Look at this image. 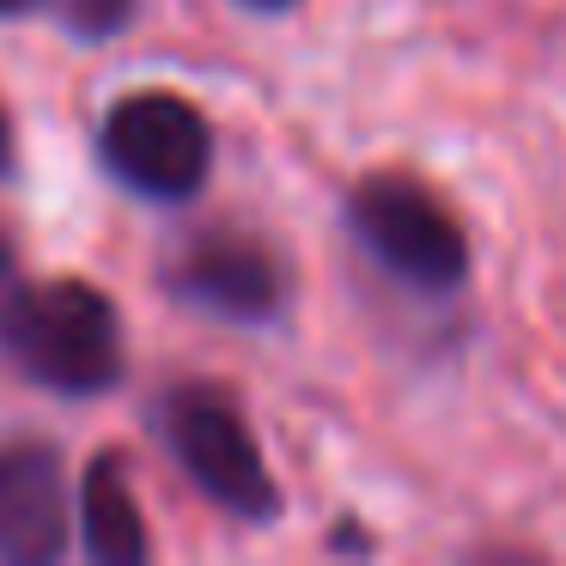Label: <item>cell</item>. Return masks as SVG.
<instances>
[{"label":"cell","mask_w":566,"mask_h":566,"mask_svg":"<svg viewBox=\"0 0 566 566\" xmlns=\"http://www.w3.org/2000/svg\"><path fill=\"white\" fill-rule=\"evenodd\" d=\"M0 347L55 396H98L123 378V317L92 281L13 286L0 298Z\"/></svg>","instance_id":"6da1fadb"},{"label":"cell","mask_w":566,"mask_h":566,"mask_svg":"<svg viewBox=\"0 0 566 566\" xmlns=\"http://www.w3.org/2000/svg\"><path fill=\"white\" fill-rule=\"evenodd\" d=\"M347 232L390 281L451 298L469 281V232L439 189L408 171H371L347 196Z\"/></svg>","instance_id":"7a4b0ae2"},{"label":"cell","mask_w":566,"mask_h":566,"mask_svg":"<svg viewBox=\"0 0 566 566\" xmlns=\"http://www.w3.org/2000/svg\"><path fill=\"white\" fill-rule=\"evenodd\" d=\"M159 432L184 475L208 493L220 512L244 517V524H274L281 517V488L269 475L256 432H250L244 408L213 384H177L159 402Z\"/></svg>","instance_id":"3957f363"},{"label":"cell","mask_w":566,"mask_h":566,"mask_svg":"<svg viewBox=\"0 0 566 566\" xmlns=\"http://www.w3.org/2000/svg\"><path fill=\"white\" fill-rule=\"evenodd\" d=\"M98 159L135 196L189 201L213 171V128L177 92H135V98L111 104V116H104Z\"/></svg>","instance_id":"277c9868"},{"label":"cell","mask_w":566,"mask_h":566,"mask_svg":"<svg viewBox=\"0 0 566 566\" xmlns=\"http://www.w3.org/2000/svg\"><path fill=\"white\" fill-rule=\"evenodd\" d=\"M171 293L220 323H274L286 311V269L262 238L208 232L171 262Z\"/></svg>","instance_id":"5b68a950"},{"label":"cell","mask_w":566,"mask_h":566,"mask_svg":"<svg viewBox=\"0 0 566 566\" xmlns=\"http://www.w3.org/2000/svg\"><path fill=\"white\" fill-rule=\"evenodd\" d=\"M67 548V481L43 439L0 444V560L50 566Z\"/></svg>","instance_id":"8992f818"},{"label":"cell","mask_w":566,"mask_h":566,"mask_svg":"<svg viewBox=\"0 0 566 566\" xmlns=\"http://www.w3.org/2000/svg\"><path fill=\"white\" fill-rule=\"evenodd\" d=\"M80 536H86V554L98 566H140L147 560V524H140V505L123 481V463L116 457H98L86 469V493H80Z\"/></svg>","instance_id":"52a82bcc"},{"label":"cell","mask_w":566,"mask_h":566,"mask_svg":"<svg viewBox=\"0 0 566 566\" xmlns=\"http://www.w3.org/2000/svg\"><path fill=\"white\" fill-rule=\"evenodd\" d=\"M74 38H116L135 19V0H50Z\"/></svg>","instance_id":"ba28073f"},{"label":"cell","mask_w":566,"mask_h":566,"mask_svg":"<svg viewBox=\"0 0 566 566\" xmlns=\"http://www.w3.org/2000/svg\"><path fill=\"white\" fill-rule=\"evenodd\" d=\"M13 286H19V262H13V244L0 238V298L13 293Z\"/></svg>","instance_id":"9c48e42d"},{"label":"cell","mask_w":566,"mask_h":566,"mask_svg":"<svg viewBox=\"0 0 566 566\" xmlns=\"http://www.w3.org/2000/svg\"><path fill=\"white\" fill-rule=\"evenodd\" d=\"M0 177H13V123L0 111Z\"/></svg>","instance_id":"30bf717a"},{"label":"cell","mask_w":566,"mask_h":566,"mask_svg":"<svg viewBox=\"0 0 566 566\" xmlns=\"http://www.w3.org/2000/svg\"><path fill=\"white\" fill-rule=\"evenodd\" d=\"M244 7H256V13H286V7H298V0H244Z\"/></svg>","instance_id":"8fae6325"},{"label":"cell","mask_w":566,"mask_h":566,"mask_svg":"<svg viewBox=\"0 0 566 566\" xmlns=\"http://www.w3.org/2000/svg\"><path fill=\"white\" fill-rule=\"evenodd\" d=\"M31 7H43V0H0V13L13 19V13H31Z\"/></svg>","instance_id":"7c38bea8"}]
</instances>
